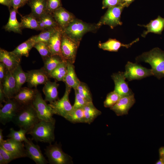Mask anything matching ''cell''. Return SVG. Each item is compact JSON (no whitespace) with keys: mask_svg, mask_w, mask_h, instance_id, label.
I'll return each instance as SVG.
<instances>
[{"mask_svg":"<svg viewBox=\"0 0 164 164\" xmlns=\"http://www.w3.org/2000/svg\"><path fill=\"white\" fill-rule=\"evenodd\" d=\"M124 5H120L108 8L104 14L97 24L100 27L103 25H108L113 29L118 26H121L122 22L121 20V15Z\"/></svg>","mask_w":164,"mask_h":164,"instance_id":"cell-7","label":"cell"},{"mask_svg":"<svg viewBox=\"0 0 164 164\" xmlns=\"http://www.w3.org/2000/svg\"><path fill=\"white\" fill-rule=\"evenodd\" d=\"M76 90L80 95L86 101L89 102H92L91 94L86 83L81 81Z\"/></svg>","mask_w":164,"mask_h":164,"instance_id":"cell-38","label":"cell"},{"mask_svg":"<svg viewBox=\"0 0 164 164\" xmlns=\"http://www.w3.org/2000/svg\"><path fill=\"white\" fill-rule=\"evenodd\" d=\"M59 85L56 81L52 82L49 80L44 84L43 91L46 101L50 103L58 99V88Z\"/></svg>","mask_w":164,"mask_h":164,"instance_id":"cell-24","label":"cell"},{"mask_svg":"<svg viewBox=\"0 0 164 164\" xmlns=\"http://www.w3.org/2000/svg\"><path fill=\"white\" fill-rule=\"evenodd\" d=\"M3 130L0 129V144H1L4 141L3 136L2 135Z\"/></svg>","mask_w":164,"mask_h":164,"instance_id":"cell-52","label":"cell"},{"mask_svg":"<svg viewBox=\"0 0 164 164\" xmlns=\"http://www.w3.org/2000/svg\"><path fill=\"white\" fill-rule=\"evenodd\" d=\"M37 19L40 31L59 27L51 14L47 13Z\"/></svg>","mask_w":164,"mask_h":164,"instance_id":"cell-30","label":"cell"},{"mask_svg":"<svg viewBox=\"0 0 164 164\" xmlns=\"http://www.w3.org/2000/svg\"><path fill=\"white\" fill-rule=\"evenodd\" d=\"M137 62L142 61L151 65L153 75L158 79L164 77V51L158 47L143 53L135 58Z\"/></svg>","mask_w":164,"mask_h":164,"instance_id":"cell-1","label":"cell"},{"mask_svg":"<svg viewBox=\"0 0 164 164\" xmlns=\"http://www.w3.org/2000/svg\"><path fill=\"white\" fill-rule=\"evenodd\" d=\"M58 26L63 29L75 18L73 14L62 7L52 14Z\"/></svg>","mask_w":164,"mask_h":164,"instance_id":"cell-18","label":"cell"},{"mask_svg":"<svg viewBox=\"0 0 164 164\" xmlns=\"http://www.w3.org/2000/svg\"><path fill=\"white\" fill-rule=\"evenodd\" d=\"M12 7H9L10 15L8 22L3 27L5 31L13 32L16 33L22 34V28L21 22L17 19L16 14L18 9Z\"/></svg>","mask_w":164,"mask_h":164,"instance_id":"cell-23","label":"cell"},{"mask_svg":"<svg viewBox=\"0 0 164 164\" xmlns=\"http://www.w3.org/2000/svg\"><path fill=\"white\" fill-rule=\"evenodd\" d=\"M60 28L58 27L42 31L38 35L32 36L30 38L35 43L41 42L47 43L52 36Z\"/></svg>","mask_w":164,"mask_h":164,"instance_id":"cell-34","label":"cell"},{"mask_svg":"<svg viewBox=\"0 0 164 164\" xmlns=\"http://www.w3.org/2000/svg\"></svg>","mask_w":164,"mask_h":164,"instance_id":"cell-55","label":"cell"},{"mask_svg":"<svg viewBox=\"0 0 164 164\" xmlns=\"http://www.w3.org/2000/svg\"><path fill=\"white\" fill-rule=\"evenodd\" d=\"M22 105L14 98L7 99L0 110V122L3 125L12 121Z\"/></svg>","mask_w":164,"mask_h":164,"instance_id":"cell-11","label":"cell"},{"mask_svg":"<svg viewBox=\"0 0 164 164\" xmlns=\"http://www.w3.org/2000/svg\"><path fill=\"white\" fill-rule=\"evenodd\" d=\"M47 0H30L28 3L31 13L37 19L47 13Z\"/></svg>","mask_w":164,"mask_h":164,"instance_id":"cell-26","label":"cell"},{"mask_svg":"<svg viewBox=\"0 0 164 164\" xmlns=\"http://www.w3.org/2000/svg\"><path fill=\"white\" fill-rule=\"evenodd\" d=\"M23 6L22 0H12V8L18 9L19 8Z\"/></svg>","mask_w":164,"mask_h":164,"instance_id":"cell-46","label":"cell"},{"mask_svg":"<svg viewBox=\"0 0 164 164\" xmlns=\"http://www.w3.org/2000/svg\"><path fill=\"white\" fill-rule=\"evenodd\" d=\"M80 44L68 36L63 32L61 39L60 51L62 59L73 64Z\"/></svg>","mask_w":164,"mask_h":164,"instance_id":"cell-9","label":"cell"},{"mask_svg":"<svg viewBox=\"0 0 164 164\" xmlns=\"http://www.w3.org/2000/svg\"><path fill=\"white\" fill-rule=\"evenodd\" d=\"M40 120L31 103L22 105L12 122L20 128L25 129L28 132Z\"/></svg>","mask_w":164,"mask_h":164,"instance_id":"cell-2","label":"cell"},{"mask_svg":"<svg viewBox=\"0 0 164 164\" xmlns=\"http://www.w3.org/2000/svg\"><path fill=\"white\" fill-rule=\"evenodd\" d=\"M121 97L114 91L108 94L104 102V106L106 108H111L113 106Z\"/></svg>","mask_w":164,"mask_h":164,"instance_id":"cell-40","label":"cell"},{"mask_svg":"<svg viewBox=\"0 0 164 164\" xmlns=\"http://www.w3.org/2000/svg\"><path fill=\"white\" fill-rule=\"evenodd\" d=\"M67 71V61H64L51 73L49 77L53 78L58 81H63Z\"/></svg>","mask_w":164,"mask_h":164,"instance_id":"cell-35","label":"cell"},{"mask_svg":"<svg viewBox=\"0 0 164 164\" xmlns=\"http://www.w3.org/2000/svg\"><path fill=\"white\" fill-rule=\"evenodd\" d=\"M99 28L97 24L88 23L75 18L63 30L68 36L80 44L84 34L94 32Z\"/></svg>","mask_w":164,"mask_h":164,"instance_id":"cell-4","label":"cell"},{"mask_svg":"<svg viewBox=\"0 0 164 164\" xmlns=\"http://www.w3.org/2000/svg\"><path fill=\"white\" fill-rule=\"evenodd\" d=\"M74 90L75 99L74 103L73 105V109L82 108L88 103L91 102H88L81 96L76 89Z\"/></svg>","mask_w":164,"mask_h":164,"instance_id":"cell-41","label":"cell"},{"mask_svg":"<svg viewBox=\"0 0 164 164\" xmlns=\"http://www.w3.org/2000/svg\"><path fill=\"white\" fill-rule=\"evenodd\" d=\"M71 87L66 84L64 94L60 99H57L48 104L52 108L54 114L65 118L73 109L69 100V95Z\"/></svg>","mask_w":164,"mask_h":164,"instance_id":"cell-8","label":"cell"},{"mask_svg":"<svg viewBox=\"0 0 164 164\" xmlns=\"http://www.w3.org/2000/svg\"><path fill=\"white\" fill-rule=\"evenodd\" d=\"M111 77L115 85L114 91L119 94L121 97L134 94L125 81L126 78L124 72L119 71L114 73Z\"/></svg>","mask_w":164,"mask_h":164,"instance_id":"cell-13","label":"cell"},{"mask_svg":"<svg viewBox=\"0 0 164 164\" xmlns=\"http://www.w3.org/2000/svg\"><path fill=\"white\" fill-rule=\"evenodd\" d=\"M0 145L14 155L16 159L27 157L24 144L22 142L9 138L4 140Z\"/></svg>","mask_w":164,"mask_h":164,"instance_id":"cell-12","label":"cell"},{"mask_svg":"<svg viewBox=\"0 0 164 164\" xmlns=\"http://www.w3.org/2000/svg\"><path fill=\"white\" fill-rule=\"evenodd\" d=\"M156 164H164V158L160 157L159 159L156 162Z\"/></svg>","mask_w":164,"mask_h":164,"instance_id":"cell-53","label":"cell"},{"mask_svg":"<svg viewBox=\"0 0 164 164\" xmlns=\"http://www.w3.org/2000/svg\"><path fill=\"white\" fill-rule=\"evenodd\" d=\"M135 102L134 94L121 97L110 109L118 116L128 114L130 109Z\"/></svg>","mask_w":164,"mask_h":164,"instance_id":"cell-15","label":"cell"},{"mask_svg":"<svg viewBox=\"0 0 164 164\" xmlns=\"http://www.w3.org/2000/svg\"><path fill=\"white\" fill-rule=\"evenodd\" d=\"M125 76L128 80H141L153 75L151 69H149L136 63L128 61L125 66Z\"/></svg>","mask_w":164,"mask_h":164,"instance_id":"cell-10","label":"cell"},{"mask_svg":"<svg viewBox=\"0 0 164 164\" xmlns=\"http://www.w3.org/2000/svg\"><path fill=\"white\" fill-rule=\"evenodd\" d=\"M84 112L85 123L90 124L101 114V111L97 108L92 102L88 103L82 108Z\"/></svg>","mask_w":164,"mask_h":164,"instance_id":"cell-29","label":"cell"},{"mask_svg":"<svg viewBox=\"0 0 164 164\" xmlns=\"http://www.w3.org/2000/svg\"><path fill=\"white\" fill-rule=\"evenodd\" d=\"M12 74L15 79L17 93L19 91L22 85L27 82L28 73L25 72L19 65L12 72Z\"/></svg>","mask_w":164,"mask_h":164,"instance_id":"cell-33","label":"cell"},{"mask_svg":"<svg viewBox=\"0 0 164 164\" xmlns=\"http://www.w3.org/2000/svg\"><path fill=\"white\" fill-rule=\"evenodd\" d=\"M67 73L63 82L65 84L75 90L81 81L77 76L73 64L67 62Z\"/></svg>","mask_w":164,"mask_h":164,"instance_id":"cell-27","label":"cell"},{"mask_svg":"<svg viewBox=\"0 0 164 164\" xmlns=\"http://www.w3.org/2000/svg\"><path fill=\"white\" fill-rule=\"evenodd\" d=\"M21 23L22 29L28 28L40 30L38 19L31 13L22 16Z\"/></svg>","mask_w":164,"mask_h":164,"instance_id":"cell-32","label":"cell"},{"mask_svg":"<svg viewBox=\"0 0 164 164\" xmlns=\"http://www.w3.org/2000/svg\"><path fill=\"white\" fill-rule=\"evenodd\" d=\"M62 7L61 0H47V10L52 14L55 11Z\"/></svg>","mask_w":164,"mask_h":164,"instance_id":"cell-42","label":"cell"},{"mask_svg":"<svg viewBox=\"0 0 164 164\" xmlns=\"http://www.w3.org/2000/svg\"><path fill=\"white\" fill-rule=\"evenodd\" d=\"M0 3L9 7H12V0H0Z\"/></svg>","mask_w":164,"mask_h":164,"instance_id":"cell-48","label":"cell"},{"mask_svg":"<svg viewBox=\"0 0 164 164\" xmlns=\"http://www.w3.org/2000/svg\"><path fill=\"white\" fill-rule=\"evenodd\" d=\"M2 84L6 98H13L17 92L15 80L12 72L7 70L5 77Z\"/></svg>","mask_w":164,"mask_h":164,"instance_id":"cell-19","label":"cell"},{"mask_svg":"<svg viewBox=\"0 0 164 164\" xmlns=\"http://www.w3.org/2000/svg\"><path fill=\"white\" fill-rule=\"evenodd\" d=\"M38 51L43 60L52 56L47 43L43 42L35 43L34 47Z\"/></svg>","mask_w":164,"mask_h":164,"instance_id":"cell-39","label":"cell"},{"mask_svg":"<svg viewBox=\"0 0 164 164\" xmlns=\"http://www.w3.org/2000/svg\"><path fill=\"white\" fill-rule=\"evenodd\" d=\"M135 0H123V4L125 7H127Z\"/></svg>","mask_w":164,"mask_h":164,"instance_id":"cell-49","label":"cell"},{"mask_svg":"<svg viewBox=\"0 0 164 164\" xmlns=\"http://www.w3.org/2000/svg\"><path fill=\"white\" fill-rule=\"evenodd\" d=\"M27 132L26 130L21 128L18 131H15L13 128H11L9 133L6 137L19 142H27L29 141V139L26 136Z\"/></svg>","mask_w":164,"mask_h":164,"instance_id":"cell-37","label":"cell"},{"mask_svg":"<svg viewBox=\"0 0 164 164\" xmlns=\"http://www.w3.org/2000/svg\"><path fill=\"white\" fill-rule=\"evenodd\" d=\"M37 90L30 87H22L13 98L22 105L32 103Z\"/></svg>","mask_w":164,"mask_h":164,"instance_id":"cell-20","label":"cell"},{"mask_svg":"<svg viewBox=\"0 0 164 164\" xmlns=\"http://www.w3.org/2000/svg\"><path fill=\"white\" fill-rule=\"evenodd\" d=\"M65 118L73 123H85L83 108L73 109L71 113Z\"/></svg>","mask_w":164,"mask_h":164,"instance_id":"cell-36","label":"cell"},{"mask_svg":"<svg viewBox=\"0 0 164 164\" xmlns=\"http://www.w3.org/2000/svg\"><path fill=\"white\" fill-rule=\"evenodd\" d=\"M7 69L3 63H0V83H2L5 76Z\"/></svg>","mask_w":164,"mask_h":164,"instance_id":"cell-45","label":"cell"},{"mask_svg":"<svg viewBox=\"0 0 164 164\" xmlns=\"http://www.w3.org/2000/svg\"><path fill=\"white\" fill-rule=\"evenodd\" d=\"M35 43L30 38L18 46L12 52L17 55L22 57L24 56L27 57L30 51L34 47Z\"/></svg>","mask_w":164,"mask_h":164,"instance_id":"cell-31","label":"cell"},{"mask_svg":"<svg viewBox=\"0 0 164 164\" xmlns=\"http://www.w3.org/2000/svg\"><path fill=\"white\" fill-rule=\"evenodd\" d=\"M0 154L2 156L8 164L12 161L16 159L14 155L4 149L1 145H0Z\"/></svg>","mask_w":164,"mask_h":164,"instance_id":"cell-44","label":"cell"},{"mask_svg":"<svg viewBox=\"0 0 164 164\" xmlns=\"http://www.w3.org/2000/svg\"><path fill=\"white\" fill-rule=\"evenodd\" d=\"M21 57L12 52L0 49V62L5 65L6 69L12 72L20 64Z\"/></svg>","mask_w":164,"mask_h":164,"instance_id":"cell-16","label":"cell"},{"mask_svg":"<svg viewBox=\"0 0 164 164\" xmlns=\"http://www.w3.org/2000/svg\"><path fill=\"white\" fill-rule=\"evenodd\" d=\"M146 29L141 35L142 37H145L149 33H153L158 34H161L164 29V18L159 15L155 19L151 20L146 25H139Z\"/></svg>","mask_w":164,"mask_h":164,"instance_id":"cell-21","label":"cell"},{"mask_svg":"<svg viewBox=\"0 0 164 164\" xmlns=\"http://www.w3.org/2000/svg\"><path fill=\"white\" fill-rule=\"evenodd\" d=\"M56 121L40 120L27 133L36 142H43L50 144L55 141L54 130Z\"/></svg>","mask_w":164,"mask_h":164,"instance_id":"cell-3","label":"cell"},{"mask_svg":"<svg viewBox=\"0 0 164 164\" xmlns=\"http://www.w3.org/2000/svg\"><path fill=\"white\" fill-rule=\"evenodd\" d=\"M28 78L27 82L29 87H35L40 84H45L49 77L42 68L39 69L27 71Z\"/></svg>","mask_w":164,"mask_h":164,"instance_id":"cell-17","label":"cell"},{"mask_svg":"<svg viewBox=\"0 0 164 164\" xmlns=\"http://www.w3.org/2000/svg\"><path fill=\"white\" fill-rule=\"evenodd\" d=\"M159 152L160 157L164 158V147H162L159 149Z\"/></svg>","mask_w":164,"mask_h":164,"instance_id":"cell-50","label":"cell"},{"mask_svg":"<svg viewBox=\"0 0 164 164\" xmlns=\"http://www.w3.org/2000/svg\"><path fill=\"white\" fill-rule=\"evenodd\" d=\"M122 4L123 5V0H103L102 9L108 8Z\"/></svg>","mask_w":164,"mask_h":164,"instance_id":"cell-43","label":"cell"},{"mask_svg":"<svg viewBox=\"0 0 164 164\" xmlns=\"http://www.w3.org/2000/svg\"><path fill=\"white\" fill-rule=\"evenodd\" d=\"M63 32V29L60 28L53 35L47 43L52 55H57L62 57L60 47Z\"/></svg>","mask_w":164,"mask_h":164,"instance_id":"cell-25","label":"cell"},{"mask_svg":"<svg viewBox=\"0 0 164 164\" xmlns=\"http://www.w3.org/2000/svg\"><path fill=\"white\" fill-rule=\"evenodd\" d=\"M43 61L44 65L42 68L49 77L51 73L60 64L65 60L60 56L55 55H52Z\"/></svg>","mask_w":164,"mask_h":164,"instance_id":"cell-28","label":"cell"},{"mask_svg":"<svg viewBox=\"0 0 164 164\" xmlns=\"http://www.w3.org/2000/svg\"><path fill=\"white\" fill-rule=\"evenodd\" d=\"M139 40V39L138 38L129 44H124L116 39L110 38L105 42L99 43L98 47L104 50L116 52L118 51L121 47H124L126 48L131 47Z\"/></svg>","mask_w":164,"mask_h":164,"instance_id":"cell-22","label":"cell"},{"mask_svg":"<svg viewBox=\"0 0 164 164\" xmlns=\"http://www.w3.org/2000/svg\"><path fill=\"white\" fill-rule=\"evenodd\" d=\"M32 104L40 120L47 121H56L53 117L54 114L51 107L46 103L42 96L41 93L37 90L35 97Z\"/></svg>","mask_w":164,"mask_h":164,"instance_id":"cell-6","label":"cell"},{"mask_svg":"<svg viewBox=\"0 0 164 164\" xmlns=\"http://www.w3.org/2000/svg\"><path fill=\"white\" fill-rule=\"evenodd\" d=\"M27 157L33 160L36 164H46L48 161L42 153L40 147L38 145H35L32 140L24 142Z\"/></svg>","mask_w":164,"mask_h":164,"instance_id":"cell-14","label":"cell"},{"mask_svg":"<svg viewBox=\"0 0 164 164\" xmlns=\"http://www.w3.org/2000/svg\"><path fill=\"white\" fill-rule=\"evenodd\" d=\"M6 161L2 156L0 154V164H7Z\"/></svg>","mask_w":164,"mask_h":164,"instance_id":"cell-51","label":"cell"},{"mask_svg":"<svg viewBox=\"0 0 164 164\" xmlns=\"http://www.w3.org/2000/svg\"><path fill=\"white\" fill-rule=\"evenodd\" d=\"M30 0H22L24 5L26 3H28Z\"/></svg>","mask_w":164,"mask_h":164,"instance_id":"cell-54","label":"cell"},{"mask_svg":"<svg viewBox=\"0 0 164 164\" xmlns=\"http://www.w3.org/2000/svg\"><path fill=\"white\" fill-rule=\"evenodd\" d=\"M60 143L51 144L44 149V154L50 164H72V158L63 150Z\"/></svg>","mask_w":164,"mask_h":164,"instance_id":"cell-5","label":"cell"},{"mask_svg":"<svg viewBox=\"0 0 164 164\" xmlns=\"http://www.w3.org/2000/svg\"><path fill=\"white\" fill-rule=\"evenodd\" d=\"M0 103L1 105L2 103L5 102L7 99L3 91L2 84L0 83Z\"/></svg>","mask_w":164,"mask_h":164,"instance_id":"cell-47","label":"cell"}]
</instances>
